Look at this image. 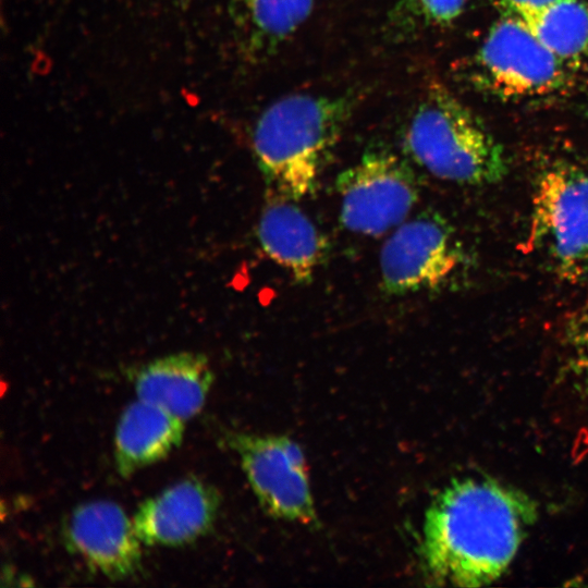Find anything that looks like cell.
Wrapping results in <instances>:
<instances>
[{
    "label": "cell",
    "instance_id": "obj_7",
    "mask_svg": "<svg viewBox=\"0 0 588 588\" xmlns=\"http://www.w3.org/2000/svg\"><path fill=\"white\" fill-rule=\"evenodd\" d=\"M463 261L460 242L438 213L425 211L401 223L382 246L380 272L390 295L442 285Z\"/></svg>",
    "mask_w": 588,
    "mask_h": 588
},
{
    "label": "cell",
    "instance_id": "obj_1",
    "mask_svg": "<svg viewBox=\"0 0 588 588\" xmlns=\"http://www.w3.org/2000/svg\"><path fill=\"white\" fill-rule=\"evenodd\" d=\"M536 517V503L510 486L489 478L453 480L426 512L427 575L441 585L490 584L509 567Z\"/></svg>",
    "mask_w": 588,
    "mask_h": 588
},
{
    "label": "cell",
    "instance_id": "obj_4",
    "mask_svg": "<svg viewBox=\"0 0 588 588\" xmlns=\"http://www.w3.org/2000/svg\"><path fill=\"white\" fill-rule=\"evenodd\" d=\"M528 247L561 279L588 280V170L562 163L541 174L532 199Z\"/></svg>",
    "mask_w": 588,
    "mask_h": 588
},
{
    "label": "cell",
    "instance_id": "obj_11",
    "mask_svg": "<svg viewBox=\"0 0 588 588\" xmlns=\"http://www.w3.org/2000/svg\"><path fill=\"white\" fill-rule=\"evenodd\" d=\"M212 382L213 372L208 358L192 352L154 359L142 366L134 377L138 400L184 421L203 408Z\"/></svg>",
    "mask_w": 588,
    "mask_h": 588
},
{
    "label": "cell",
    "instance_id": "obj_16",
    "mask_svg": "<svg viewBox=\"0 0 588 588\" xmlns=\"http://www.w3.org/2000/svg\"><path fill=\"white\" fill-rule=\"evenodd\" d=\"M565 335L571 370L588 388V307L568 321Z\"/></svg>",
    "mask_w": 588,
    "mask_h": 588
},
{
    "label": "cell",
    "instance_id": "obj_10",
    "mask_svg": "<svg viewBox=\"0 0 588 588\" xmlns=\"http://www.w3.org/2000/svg\"><path fill=\"white\" fill-rule=\"evenodd\" d=\"M219 505L212 486L186 478L142 502L132 520L142 543L177 547L208 532Z\"/></svg>",
    "mask_w": 588,
    "mask_h": 588
},
{
    "label": "cell",
    "instance_id": "obj_15",
    "mask_svg": "<svg viewBox=\"0 0 588 588\" xmlns=\"http://www.w3.org/2000/svg\"><path fill=\"white\" fill-rule=\"evenodd\" d=\"M520 20L560 59L588 56V2L555 0Z\"/></svg>",
    "mask_w": 588,
    "mask_h": 588
},
{
    "label": "cell",
    "instance_id": "obj_2",
    "mask_svg": "<svg viewBox=\"0 0 588 588\" xmlns=\"http://www.w3.org/2000/svg\"><path fill=\"white\" fill-rule=\"evenodd\" d=\"M354 100L350 95L291 94L261 112L253 132L254 154L280 196L296 201L314 192Z\"/></svg>",
    "mask_w": 588,
    "mask_h": 588
},
{
    "label": "cell",
    "instance_id": "obj_6",
    "mask_svg": "<svg viewBox=\"0 0 588 588\" xmlns=\"http://www.w3.org/2000/svg\"><path fill=\"white\" fill-rule=\"evenodd\" d=\"M335 187L342 224L370 236L403 223L418 198V183L408 163L383 148L366 151L340 173Z\"/></svg>",
    "mask_w": 588,
    "mask_h": 588
},
{
    "label": "cell",
    "instance_id": "obj_18",
    "mask_svg": "<svg viewBox=\"0 0 588 588\" xmlns=\"http://www.w3.org/2000/svg\"><path fill=\"white\" fill-rule=\"evenodd\" d=\"M555 0H499L501 5L507 11L509 15L524 17Z\"/></svg>",
    "mask_w": 588,
    "mask_h": 588
},
{
    "label": "cell",
    "instance_id": "obj_3",
    "mask_svg": "<svg viewBox=\"0 0 588 588\" xmlns=\"http://www.w3.org/2000/svg\"><path fill=\"white\" fill-rule=\"evenodd\" d=\"M411 157L442 180L487 185L504 179L503 147L482 122L445 87L433 84L405 132Z\"/></svg>",
    "mask_w": 588,
    "mask_h": 588
},
{
    "label": "cell",
    "instance_id": "obj_14",
    "mask_svg": "<svg viewBox=\"0 0 588 588\" xmlns=\"http://www.w3.org/2000/svg\"><path fill=\"white\" fill-rule=\"evenodd\" d=\"M244 42L255 57L277 52L310 15L314 0H231Z\"/></svg>",
    "mask_w": 588,
    "mask_h": 588
},
{
    "label": "cell",
    "instance_id": "obj_8",
    "mask_svg": "<svg viewBox=\"0 0 588 588\" xmlns=\"http://www.w3.org/2000/svg\"><path fill=\"white\" fill-rule=\"evenodd\" d=\"M232 446L261 507L289 522L317 520L302 448L285 436L235 434Z\"/></svg>",
    "mask_w": 588,
    "mask_h": 588
},
{
    "label": "cell",
    "instance_id": "obj_13",
    "mask_svg": "<svg viewBox=\"0 0 588 588\" xmlns=\"http://www.w3.org/2000/svg\"><path fill=\"white\" fill-rule=\"evenodd\" d=\"M184 420L137 400L120 416L115 428V465L122 477L164 458L183 439Z\"/></svg>",
    "mask_w": 588,
    "mask_h": 588
},
{
    "label": "cell",
    "instance_id": "obj_17",
    "mask_svg": "<svg viewBox=\"0 0 588 588\" xmlns=\"http://www.w3.org/2000/svg\"><path fill=\"white\" fill-rule=\"evenodd\" d=\"M426 17L440 25L455 21L462 13L465 0H418Z\"/></svg>",
    "mask_w": 588,
    "mask_h": 588
},
{
    "label": "cell",
    "instance_id": "obj_9",
    "mask_svg": "<svg viewBox=\"0 0 588 588\" xmlns=\"http://www.w3.org/2000/svg\"><path fill=\"white\" fill-rule=\"evenodd\" d=\"M64 538L71 551L108 578H126L140 567L142 541L133 520L115 502L97 500L76 506L65 523Z\"/></svg>",
    "mask_w": 588,
    "mask_h": 588
},
{
    "label": "cell",
    "instance_id": "obj_5",
    "mask_svg": "<svg viewBox=\"0 0 588 588\" xmlns=\"http://www.w3.org/2000/svg\"><path fill=\"white\" fill-rule=\"evenodd\" d=\"M478 85L505 98L546 96L567 84L564 60L517 16L492 25L474 59Z\"/></svg>",
    "mask_w": 588,
    "mask_h": 588
},
{
    "label": "cell",
    "instance_id": "obj_12",
    "mask_svg": "<svg viewBox=\"0 0 588 588\" xmlns=\"http://www.w3.org/2000/svg\"><path fill=\"white\" fill-rule=\"evenodd\" d=\"M292 199L280 196L262 210L257 235L264 252L299 283L309 282L328 250L323 235Z\"/></svg>",
    "mask_w": 588,
    "mask_h": 588
}]
</instances>
